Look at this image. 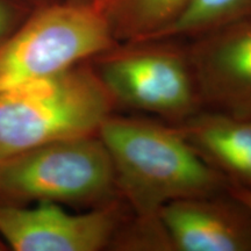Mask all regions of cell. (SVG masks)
I'll use <instances>...</instances> for the list:
<instances>
[{
  "label": "cell",
  "mask_w": 251,
  "mask_h": 251,
  "mask_svg": "<svg viewBox=\"0 0 251 251\" xmlns=\"http://www.w3.org/2000/svg\"><path fill=\"white\" fill-rule=\"evenodd\" d=\"M176 126L230 186L251 190V119L201 109Z\"/></svg>",
  "instance_id": "obj_9"
},
{
  "label": "cell",
  "mask_w": 251,
  "mask_h": 251,
  "mask_svg": "<svg viewBox=\"0 0 251 251\" xmlns=\"http://www.w3.org/2000/svg\"><path fill=\"white\" fill-rule=\"evenodd\" d=\"M115 111L90 61L0 91V163L55 141L98 134Z\"/></svg>",
  "instance_id": "obj_2"
},
{
  "label": "cell",
  "mask_w": 251,
  "mask_h": 251,
  "mask_svg": "<svg viewBox=\"0 0 251 251\" xmlns=\"http://www.w3.org/2000/svg\"><path fill=\"white\" fill-rule=\"evenodd\" d=\"M250 15L251 0H186L168 26L143 40L190 41Z\"/></svg>",
  "instance_id": "obj_11"
},
{
  "label": "cell",
  "mask_w": 251,
  "mask_h": 251,
  "mask_svg": "<svg viewBox=\"0 0 251 251\" xmlns=\"http://www.w3.org/2000/svg\"><path fill=\"white\" fill-rule=\"evenodd\" d=\"M129 214V207L120 198L78 214L55 202L34 207L0 203V236L17 251L111 249Z\"/></svg>",
  "instance_id": "obj_6"
},
{
  "label": "cell",
  "mask_w": 251,
  "mask_h": 251,
  "mask_svg": "<svg viewBox=\"0 0 251 251\" xmlns=\"http://www.w3.org/2000/svg\"><path fill=\"white\" fill-rule=\"evenodd\" d=\"M92 1H96V0H92Z\"/></svg>",
  "instance_id": "obj_15"
},
{
  "label": "cell",
  "mask_w": 251,
  "mask_h": 251,
  "mask_svg": "<svg viewBox=\"0 0 251 251\" xmlns=\"http://www.w3.org/2000/svg\"><path fill=\"white\" fill-rule=\"evenodd\" d=\"M186 43L201 109L251 119V15Z\"/></svg>",
  "instance_id": "obj_7"
},
{
  "label": "cell",
  "mask_w": 251,
  "mask_h": 251,
  "mask_svg": "<svg viewBox=\"0 0 251 251\" xmlns=\"http://www.w3.org/2000/svg\"><path fill=\"white\" fill-rule=\"evenodd\" d=\"M0 196L92 208L120 198L98 134L55 141L0 163Z\"/></svg>",
  "instance_id": "obj_5"
},
{
  "label": "cell",
  "mask_w": 251,
  "mask_h": 251,
  "mask_svg": "<svg viewBox=\"0 0 251 251\" xmlns=\"http://www.w3.org/2000/svg\"><path fill=\"white\" fill-rule=\"evenodd\" d=\"M118 43L139 41L168 26L186 0H96Z\"/></svg>",
  "instance_id": "obj_10"
},
{
  "label": "cell",
  "mask_w": 251,
  "mask_h": 251,
  "mask_svg": "<svg viewBox=\"0 0 251 251\" xmlns=\"http://www.w3.org/2000/svg\"><path fill=\"white\" fill-rule=\"evenodd\" d=\"M159 215L172 251H251V212L229 188L169 202Z\"/></svg>",
  "instance_id": "obj_8"
},
{
  "label": "cell",
  "mask_w": 251,
  "mask_h": 251,
  "mask_svg": "<svg viewBox=\"0 0 251 251\" xmlns=\"http://www.w3.org/2000/svg\"><path fill=\"white\" fill-rule=\"evenodd\" d=\"M90 62L117 109L171 125L201 111L186 41L122 42Z\"/></svg>",
  "instance_id": "obj_3"
},
{
  "label": "cell",
  "mask_w": 251,
  "mask_h": 251,
  "mask_svg": "<svg viewBox=\"0 0 251 251\" xmlns=\"http://www.w3.org/2000/svg\"><path fill=\"white\" fill-rule=\"evenodd\" d=\"M2 249H4V248H2V244L0 243V250H2Z\"/></svg>",
  "instance_id": "obj_14"
},
{
  "label": "cell",
  "mask_w": 251,
  "mask_h": 251,
  "mask_svg": "<svg viewBox=\"0 0 251 251\" xmlns=\"http://www.w3.org/2000/svg\"><path fill=\"white\" fill-rule=\"evenodd\" d=\"M12 24V12L8 6L0 0V45L5 41V36Z\"/></svg>",
  "instance_id": "obj_12"
},
{
  "label": "cell",
  "mask_w": 251,
  "mask_h": 251,
  "mask_svg": "<svg viewBox=\"0 0 251 251\" xmlns=\"http://www.w3.org/2000/svg\"><path fill=\"white\" fill-rule=\"evenodd\" d=\"M118 45L97 1L40 9L0 45V91L55 76Z\"/></svg>",
  "instance_id": "obj_4"
},
{
  "label": "cell",
  "mask_w": 251,
  "mask_h": 251,
  "mask_svg": "<svg viewBox=\"0 0 251 251\" xmlns=\"http://www.w3.org/2000/svg\"><path fill=\"white\" fill-rule=\"evenodd\" d=\"M229 191L233 194L234 197H236L240 201H242L251 212V190H247V188L242 187H235V186H229Z\"/></svg>",
  "instance_id": "obj_13"
},
{
  "label": "cell",
  "mask_w": 251,
  "mask_h": 251,
  "mask_svg": "<svg viewBox=\"0 0 251 251\" xmlns=\"http://www.w3.org/2000/svg\"><path fill=\"white\" fill-rule=\"evenodd\" d=\"M98 136L111 157L120 199L139 218H158L169 202L227 191L179 128L155 118L113 113Z\"/></svg>",
  "instance_id": "obj_1"
}]
</instances>
